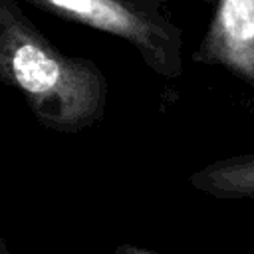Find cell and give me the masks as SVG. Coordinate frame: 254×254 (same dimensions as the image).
Instances as JSON below:
<instances>
[{
    "instance_id": "6da1fadb",
    "label": "cell",
    "mask_w": 254,
    "mask_h": 254,
    "mask_svg": "<svg viewBox=\"0 0 254 254\" xmlns=\"http://www.w3.org/2000/svg\"><path fill=\"white\" fill-rule=\"evenodd\" d=\"M0 77L50 131L75 135L103 117L107 81L99 65L62 54L16 0H0Z\"/></svg>"
},
{
    "instance_id": "7a4b0ae2",
    "label": "cell",
    "mask_w": 254,
    "mask_h": 254,
    "mask_svg": "<svg viewBox=\"0 0 254 254\" xmlns=\"http://www.w3.org/2000/svg\"><path fill=\"white\" fill-rule=\"evenodd\" d=\"M40 10L111 34L133 46L159 75L183 73V36L163 10V0H28Z\"/></svg>"
},
{
    "instance_id": "3957f363",
    "label": "cell",
    "mask_w": 254,
    "mask_h": 254,
    "mask_svg": "<svg viewBox=\"0 0 254 254\" xmlns=\"http://www.w3.org/2000/svg\"><path fill=\"white\" fill-rule=\"evenodd\" d=\"M192 60L218 65L254 85V0H216Z\"/></svg>"
},
{
    "instance_id": "277c9868",
    "label": "cell",
    "mask_w": 254,
    "mask_h": 254,
    "mask_svg": "<svg viewBox=\"0 0 254 254\" xmlns=\"http://www.w3.org/2000/svg\"><path fill=\"white\" fill-rule=\"evenodd\" d=\"M192 189L222 200H254V153L216 159L189 177Z\"/></svg>"
},
{
    "instance_id": "5b68a950",
    "label": "cell",
    "mask_w": 254,
    "mask_h": 254,
    "mask_svg": "<svg viewBox=\"0 0 254 254\" xmlns=\"http://www.w3.org/2000/svg\"><path fill=\"white\" fill-rule=\"evenodd\" d=\"M111 254H159L147 246H137V244H119Z\"/></svg>"
},
{
    "instance_id": "8992f818",
    "label": "cell",
    "mask_w": 254,
    "mask_h": 254,
    "mask_svg": "<svg viewBox=\"0 0 254 254\" xmlns=\"http://www.w3.org/2000/svg\"><path fill=\"white\" fill-rule=\"evenodd\" d=\"M202 2H216V0H202Z\"/></svg>"
}]
</instances>
